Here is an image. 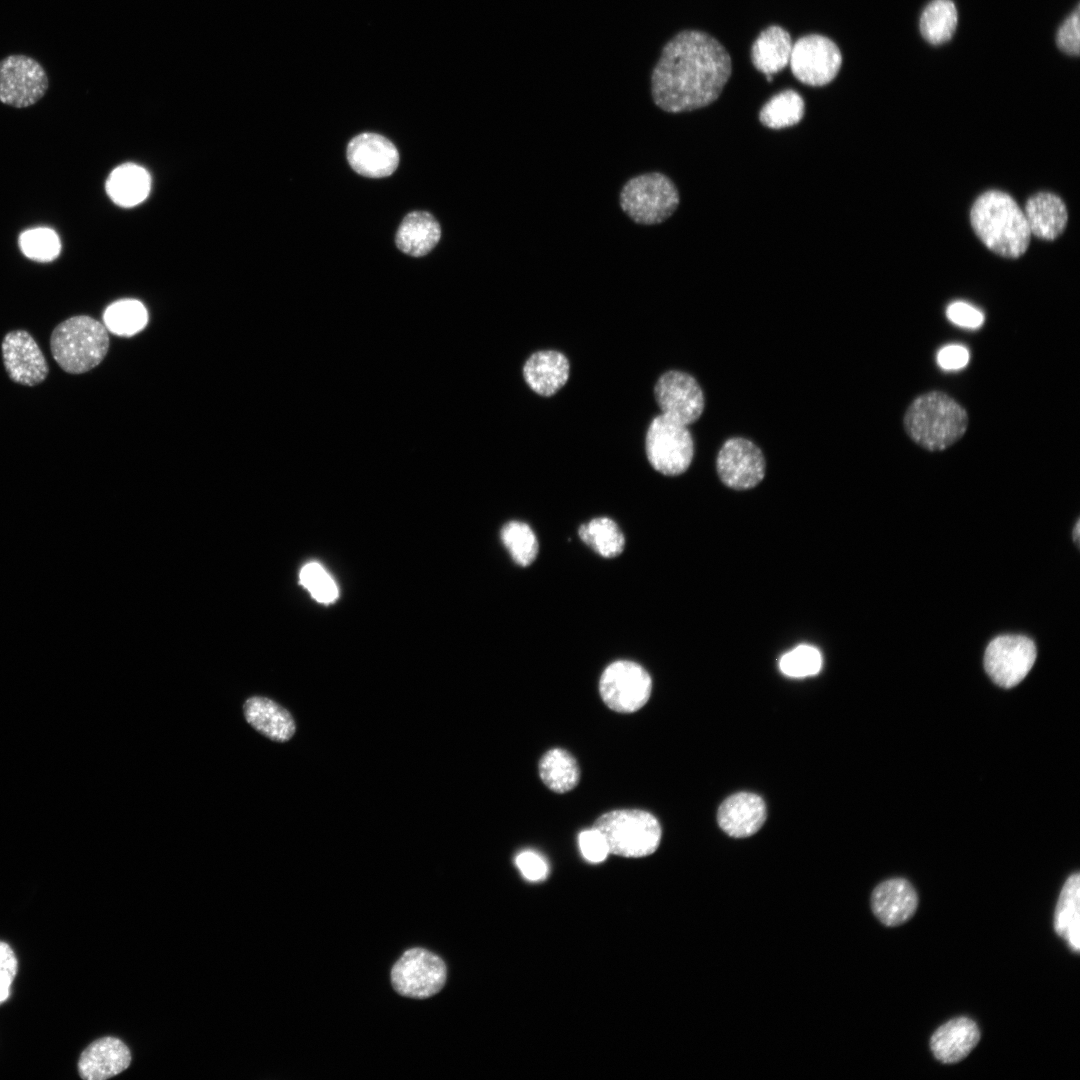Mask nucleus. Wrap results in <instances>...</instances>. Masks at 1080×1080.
I'll list each match as a JSON object with an SVG mask.
<instances>
[{
  "label": "nucleus",
  "instance_id": "f257e3e1",
  "mask_svg": "<svg viewBox=\"0 0 1080 1080\" xmlns=\"http://www.w3.org/2000/svg\"><path fill=\"white\" fill-rule=\"evenodd\" d=\"M731 70V58L715 38L682 31L664 46L652 71L653 101L670 113L705 107L719 97Z\"/></svg>",
  "mask_w": 1080,
  "mask_h": 1080
},
{
  "label": "nucleus",
  "instance_id": "f03ea898",
  "mask_svg": "<svg viewBox=\"0 0 1080 1080\" xmlns=\"http://www.w3.org/2000/svg\"><path fill=\"white\" fill-rule=\"evenodd\" d=\"M968 425L966 409L938 390L918 395L903 416L908 437L930 452L943 451L957 443L965 435Z\"/></svg>",
  "mask_w": 1080,
  "mask_h": 1080
},
{
  "label": "nucleus",
  "instance_id": "7ed1b4c3",
  "mask_svg": "<svg viewBox=\"0 0 1080 1080\" xmlns=\"http://www.w3.org/2000/svg\"><path fill=\"white\" fill-rule=\"evenodd\" d=\"M972 228L994 253L1018 258L1029 246L1031 233L1023 210L1007 193L989 190L981 194L970 211Z\"/></svg>",
  "mask_w": 1080,
  "mask_h": 1080
},
{
  "label": "nucleus",
  "instance_id": "20e7f679",
  "mask_svg": "<svg viewBox=\"0 0 1080 1080\" xmlns=\"http://www.w3.org/2000/svg\"><path fill=\"white\" fill-rule=\"evenodd\" d=\"M50 348L54 360L65 372L81 374L104 359L109 336L99 321L86 315L74 316L54 328Z\"/></svg>",
  "mask_w": 1080,
  "mask_h": 1080
},
{
  "label": "nucleus",
  "instance_id": "39448f33",
  "mask_svg": "<svg viewBox=\"0 0 1080 1080\" xmlns=\"http://www.w3.org/2000/svg\"><path fill=\"white\" fill-rule=\"evenodd\" d=\"M593 827L604 836L609 853L637 858L654 853L661 840V826L651 813L620 809L601 815Z\"/></svg>",
  "mask_w": 1080,
  "mask_h": 1080
},
{
  "label": "nucleus",
  "instance_id": "423d86ee",
  "mask_svg": "<svg viewBox=\"0 0 1080 1080\" xmlns=\"http://www.w3.org/2000/svg\"><path fill=\"white\" fill-rule=\"evenodd\" d=\"M679 201L675 184L660 172H647L628 179L619 193L622 211L640 225L664 222L675 212Z\"/></svg>",
  "mask_w": 1080,
  "mask_h": 1080
},
{
  "label": "nucleus",
  "instance_id": "0eeeda50",
  "mask_svg": "<svg viewBox=\"0 0 1080 1080\" xmlns=\"http://www.w3.org/2000/svg\"><path fill=\"white\" fill-rule=\"evenodd\" d=\"M645 449L648 461L656 471L676 476L690 466L694 441L688 426L661 413L648 427Z\"/></svg>",
  "mask_w": 1080,
  "mask_h": 1080
},
{
  "label": "nucleus",
  "instance_id": "6e6552de",
  "mask_svg": "<svg viewBox=\"0 0 1080 1080\" xmlns=\"http://www.w3.org/2000/svg\"><path fill=\"white\" fill-rule=\"evenodd\" d=\"M446 978L444 961L423 948L405 951L391 970L394 989L409 998L424 999L435 995L443 988Z\"/></svg>",
  "mask_w": 1080,
  "mask_h": 1080
},
{
  "label": "nucleus",
  "instance_id": "1a4fd4ad",
  "mask_svg": "<svg viewBox=\"0 0 1080 1080\" xmlns=\"http://www.w3.org/2000/svg\"><path fill=\"white\" fill-rule=\"evenodd\" d=\"M652 690L649 673L639 664L619 660L608 665L599 681L603 702L611 710L632 713L642 708Z\"/></svg>",
  "mask_w": 1080,
  "mask_h": 1080
},
{
  "label": "nucleus",
  "instance_id": "9d476101",
  "mask_svg": "<svg viewBox=\"0 0 1080 1080\" xmlns=\"http://www.w3.org/2000/svg\"><path fill=\"white\" fill-rule=\"evenodd\" d=\"M49 80L34 58L12 54L0 60V102L15 108L37 103L47 92Z\"/></svg>",
  "mask_w": 1080,
  "mask_h": 1080
},
{
  "label": "nucleus",
  "instance_id": "9b49d317",
  "mask_svg": "<svg viewBox=\"0 0 1080 1080\" xmlns=\"http://www.w3.org/2000/svg\"><path fill=\"white\" fill-rule=\"evenodd\" d=\"M1036 656V646L1030 638L1023 635H1001L988 644L984 654V668L998 686L1011 688L1026 677Z\"/></svg>",
  "mask_w": 1080,
  "mask_h": 1080
},
{
  "label": "nucleus",
  "instance_id": "f8f14e48",
  "mask_svg": "<svg viewBox=\"0 0 1080 1080\" xmlns=\"http://www.w3.org/2000/svg\"><path fill=\"white\" fill-rule=\"evenodd\" d=\"M841 63L838 46L831 39L817 34L798 39L792 46L789 60L793 75L810 86L830 83L838 74Z\"/></svg>",
  "mask_w": 1080,
  "mask_h": 1080
},
{
  "label": "nucleus",
  "instance_id": "ddd939ff",
  "mask_svg": "<svg viewBox=\"0 0 1080 1080\" xmlns=\"http://www.w3.org/2000/svg\"><path fill=\"white\" fill-rule=\"evenodd\" d=\"M716 470L727 487L746 490L763 480L766 461L761 449L751 440L732 437L723 443L718 452Z\"/></svg>",
  "mask_w": 1080,
  "mask_h": 1080
},
{
  "label": "nucleus",
  "instance_id": "4468645a",
  "mask_svg": "<svg viewBox=\"0 0 1080 1080\" xmlns=\"http://www.w3.org/2000/svg\"><path fill=\"white\" fill-rule=\"evenodd\" d=\"M661 413L688 426L704 411V394L696 379L688 373L670 370L659 377L654 388Z\"/></svg>",
  "mask_w": 1080,
  "mask_h": 1080
},
{
  "label": "nucleus",
  "instance_id": "2eb2a0df",
  "mask_svg": "<svg viewBox=\"0 0 1080 1080\" xmlns=\"http://www.w3.org/2000/svg\"><path fill=\"white\" fill-rule=\"evenodd\" d=\"M4 367L11 380L35 386L48 375V364L35 339L25 330H13L2 341Z\"/></svg>",
  "mask_w": 1080,
  "mask_h": 1080
},
{
  "label": "nucleus",
  "instance_id": "dca6fc26",
  "mask_svg": "<svg viewBox=\"0 0 1080 1080\" xmlns=\"http://www.w3.org/2000/svg\"><path fill=\"white\" fill-rule=\"evenodd\" d=\"M347 159L358 174L381 178L391 175L399 163V154L391 141L375 133H362L347 146Z\"/></svg>",
  "mask_w": 1080,
  "mask_h": 1080
},
{
  "label": "nucleus",
  "instance_id": "f3484780",
  "mask_svg": "<svg viewBox=\"0 0 1080 1080\" xmlns=\"http://www.w3.org/2000/svg\"><path fill=\"white\" fill-rule=\"evenodd\" d=\"M918 895L912 884L904 878H892L878 884L871 894V909L885 926L904 924L915 914Z\"/></svg>",
  "mask_w": 1080,
  "mask_h": 1080
},
{
  "label": "nucleus",
  "instance_id": "a211bd4d",
  "mask_svg": "<svg viewBox=\"0 0 1080 1080\" xmlns=\"http://www.w3.org/2000/svg\"><path fill=\"white\" fill-rule=\"evenodd\" d=\"M131 1063V1052L120 1039L112 1036L93 1041L81 1053L79 1075L85 1080H104L123 1072Z\"/></svg>",
  "mask_w": 1080,
  "mask_h": 1080
},
{
  "label": "nucleus",
  "instance_id": "6ab92c4d",
  "mask_svg": "<svg viewBox=\"0 0 1080 1080\" xmlns=\"http://www.w3.org/2000/svg\"><path fill=\"white\" fill-rule=\"evenodd\" d=\"M981 1033L975 1021L956 1017L941 1025L930 1038V1050L943 1064H955L965 1059L977 1046Z\"/></svg>",
  "mask_w": 1080,
  "mask_h": 1080
},
{
  "label": "nucleus",
  "instance_id": "aec40b11",
  "mask_svg": "<svg viewBox=\"0 0 1080 1080\" xmlns=\"http://www.w3.org/2000/svg\"><path fill=\"white\" fill-rule=\"evenodd\" d=\"M766 819V805L754 793L739 792L723 801L717 813L720 828L731 837L743 838L756 833Z\"/></svg>",
  "mask_w": 1080,
  "mask_h": 1080
},
{
  "label": "nucleus",
  "instance_id": "412c9836",
  "mask_svg": "<svg viewBox=\"0 0 1080 1080\" xmlns=\"http://www.w3.org/2000/svg\"><path fill=\"white\" fill-rule=\"evenodd\" d=\"M570 365L567 357L555 350L533 353L523 366V377L528 386L545 397L554 395L567 382Z\"/></svg>",
  "mask_w": 1080,
  "mask_h": 1080
},
{
  "label": "nucleus",
  "instance_id": "4be33fe9",
  "mask_svg": "<svg viewBox=\"0 0 1080 1080\" xmlns=\"http://www.w3.org/2000/svg\"><path fill=\"white\" fill-rule=\"evenodd\" d=\"M243 712L246 721L256 731L273 741L286 742L295 733L296 726L290 712L269 698H248Z\"/></svg>",
  "mask_w": 1080,
  "mask_h": 1080
},
{
  "label": "nucleus",
  "instance_id": "5701e85b",
  "mask_svg": "<svg viewBox=\"0 0 1080 1080\" xmlns=\"http://www.w3.org/2000/svg\"><path fill=\"white\" fill-rule=\"evenodd\" d=\"M1023 212L1031 235L1043 240H1054L1061 235L1068 221L1064 202L1050 192L1031 196Z\"/></svg>",
  "mask_w": 1080,
  "mask_h": 1080
},
{
  "label": "nucleus",
  "instance_id": "b1692460",
  "mask_svg": "<svg viewBox=\"0 0 1080 1080\" xmlns=\"http://www.w3.org/2000/svg\"><path fill=\"white\" fill-rule=\"evenodd\" d=\"M105 188L116 205L126 208L134 207L148 197L151 177L144 167L135 163H124L112 170L106 180Z\"/></svg>",
  "mask_w": 1080,
  "mask_h": 1080
},
{
  "label": "nucleus",
  "instance_id": "393cba45",
  "mask_svg": "<svg viewBox=\"0 0 1080 1080\" xmlns=\"http://www.w3.org/2000/svg\"><path fill=\"white\" fill-rule=\"evenodd\" d=\"M440 237V225L430 213L413 211L401 222L396 234V245L403 253L420 257L428 254Z\"/></svg>",
  "mask_w": 1080,
  "mask_h": 1080
},
{
  "label": "nucleus",
  "instance_id": "a878e982",
  "mask_svg": "<svg viewBox=\"0 0 1080 1080\" xmlns=\"http://www.w3.org/2000/svg\"><path fill=\"white\" fill-rule=\"evenodd\" d=\"M1054 930L1075 952L1080 950V875H1070L1064 883L1054 914Z\"/></svg>",
  "mask_w": 1080,
  "mask_h": 1080
},
{
  "label": "nucleus",
  "instance_id": "bb28decb",
  "mask_svg": "<svg viewBox=\"0 0 1080 1080\" xmlns=\"http://www.w3.org/2000/svg\"><path fill=\"white\" fill-rule=\"evenodd\" d=\"M792 46L786 30L779 26H770L755 40L751 50L752 62L766 76H772L789 64Z\"/></svg>",
  "mask_w": 1080,
  "mask_h": 1080
},
{
  "label": "nucleus",
  "instance_id": "cd10ccee",
  "mask_svg": "<svg viewBox=\"0 0 1080 1080\" xmlns=\"http://www.w3.org/2000/svg\"><path fill=\"white\" fill-rule=\"evenodd\" d=\"M538 768L542 782L556 793L572 790L579 781L580 771L577 761L569 752L561 748L547 751L541 757Z\"/></svg>",
  "mask_w": 1080,
  "mask_h": 1080
},
{
  "label": "nucleus",
  "instance_id": "c85d7f7f",
  "mask_svg": "<svg viewBox=\"0 0 1080 1080\" xmlns=\"http://www.w3.org/2000/svg\"><path fill=\"white\" fill-rule=\"evenodd\" d=\"M578 534L587 546L604 558L618 556L625 546L621 529L608 517H597L582 524Z\"/></svg>",
  "mask_w": 1080,
  "mask_h": 1080
},
{
  "label": "nucleus",
  "instance_id": "c756f323",
  "mask_svg": "<svg viewBox=\"0 0 1080 1080\" xmlns=\"http://www.w3.org/2000/svg\"><path fill=\"white\" fill-rule=\"evenodd\" d=\"M957 21L956 6L951 0H933L921 14L920 32L927 42L939 45L952 37Z\"/></svg>",
  "mask_w": 1080,
  "mask_h": 1080
},
{
  "label": "nucleus",
  "instance_id": "7c9ffc66",
  "mask_svg": "<svg viewBox=\"0 0 1080 1080\" xmlns=\"http://www.w3.org/2000/svg\"><path fill=\"white\" fill-rule=\"evenodd\" d=\"M105 327L119 336H132L147 324L145 306L136 299H122L110 304L104 314Z\"/></svg>",
  "mask_w": 1080,
  "mask_h": 1080
},
{
  "label": "nucleus",
  "instance_id": "2f4dec72",
  "mask_svg": "<svg viewBox=\"0 0 1080 1080\" xmlns=\"http://www.w3.org/2000/svg\"><path fill=\"white\" fill-rule=\"evenodd\" d=\"M804 114V101L793 90H786L775 95L760 111V121L772 129H780L797 124Z\"/></svg>",
  "mask_w": 1080,
  "mask_h": 1080
},
{
  "label": "nucleus",
  "instance_id": "473e14b6",
  "mask_svg": "<svg viewBox=\"0 0 1080 1080\" xmlns=\"http://www.w3.org/2000/svg\"><path fill=\"white\" fill-rule=\"evenodd\" d=\"M500 536L512 560L519 566H529L536 559L538 541L528 524L510 521L503 526Z\"/></svg>",
  "mask_w": 1080,
  "mask_h": 1080
},
{
  "label": "nucleus",
  "instance_id": "72a5a7b5",
  "mask_svg": "<svg viewBox=\"0 0 1080 1080\" xmlns=\"http://www.w3.org/2000/svg\"><path fill=\"white\" fill-rule=\"evenodd\" d=\"M19 246L26 257L37 262L53 261L61 250L57 233L45 227L23 232L19 237Z\"/></svg>",
  "mask_w": 1080,
  "mask_h": 1080
},
{
  "label": "nucleus",
  "instance_id": "f704fd0d",
  "mask_svg": "<svg viewBox=\"0 0 1080 1080\" xmlns=\"http://www.w3.org/2000/svg\"><path fill=\"white\" fill-rule=\"evenodd\" d=\"M821 667L822 656L817 648L810 645L795 647L785 653L779 661L781 672L794 678L816 675L821 670Z\"/></svg>",
  "mask_w": 1080,
  "mask_h": 1080
},
{
  "label": "nucleus",
  "instance_id": "c9c22d12",
  "mask_svg": "<svg viewBox=\"0 0 1080 1080\" xmlns=\"http://www.w3.org/2000/svg\"><path fill=\"white\" fill-rule=\"evenodd\" d=\"M300 584L318 602L330 604L338 598V587L333 578L318 562L305 564L300 571Z\"/></svg>",
  "mask_w": 1080,
  "mask_h": 1080
},
{
  "label": "nucleus",
  "instance_id": "e433bc0d",
  "mask_svg": "<svg viewBox=\"0 0 1080 1080\" xmlns=\"http://www.w3.org/2000/svg\"><path fill=\"white\" fill-rule=\"evenodd\" d=\"M579 847L583 857L592 863L604 861L609 854L604 836L594 827L579 834Z\"/></svg>",
  "mask_w": 1080,
  "mask_h": 1080
},
{
  "label": "nucleus",
  "instance_id": "4c0bfd02",
  "mask_svg": "<svg viewBox=\"0 0 1080 1080\" xmlns=\"http://www.w3.org/2000/svg\"><path fill=\"white\" fill-rule=\"evenodd\" d=\"M1080 15L1079 7L1061 25L1057 33V44L1067 54L1078 56L1080 50Z\"/></svg>",
  "mask_w": 1080,
  "mask_h": 1080
},
{
  "label": "nucleus",
  "instance_id": "58836bf2",
  "mask_svg": "<svg viewBox=\"0 0 1080 1080\" xmlns=\"http://www.w3.org/2000/svg\"><path fill=\"white\" fill-rule=\"evenodd\" d=\"M947 318L957 326L975 329L984 322V316L980 310L966 302L951 303L946 309Z\"/></svg>",
  "mask_w": 1080,
  "mask_h": 1080
},
{
  "label": "nucleus",
  "instance_id": "ea45409f",
  "mask_svg": "<svg viewBox=\"0 0 1080 1080\" xmlns=\"http://www.w3.org/2000/svg\"><path fill=\"white\" fill-rule=\"evenodd\" d=\"M17 958L12 948L0 941V1003L6 1000L17 974Z\"/></svg>",
  "mask_w": 1080,
  "mask_h": 1080
},
{
  "label": "nucleus",
  "instance_id": "a19ab883",
  "mask_svg": "<svg viewBox=\"0 0 1080 1080\" xmlns=\"http://www.w3.org/2000/svg\"><path fill=\"white\" fill-rule=\"evenodd\" d=\"M516 865L522 875L529 881H540L548 874V865L545 859L538 853L526 850L516 857Z\"/></svg>",
  "mask_w": 1080,
  "mask_h": 1080
},
{
  "label": "nucleus",
  "instance_id": "79ce46f5",
  "mask_svg": "<svg viewBox=\"0 0 1080 1080\" xmlns=\"http://www.w3.org/2000/svg\"><path fill=\"white\" fill-rule=\"evenodd\" d=\"M969 362V351L961 345H948L937 354L938 365L945 370H958Z\"/></svg>",
  "mask_w": 1080,
  "mask_h": 1080
},
{
  "label": "nucleus",
  "instance_id": "37998d69",
  "mask_svg": "<svg viewBox=\"0 0 1080 1080\" xmlns=\"http://www.w3.org/2000/svg\"><path fill=\"white\" fill-rule=\"evenodd\" d=\"M1079 524H1080V522H1079V520H1078V521L1076 522V525H1075V528H1074V532H1073V537H1074V539H1075V540H1076L1077 542L1079 541V536H1080V526H1079Z\"/></svg>",
  "mask_w": 1080,
  "mask_h": 1080
}]
</instances>
